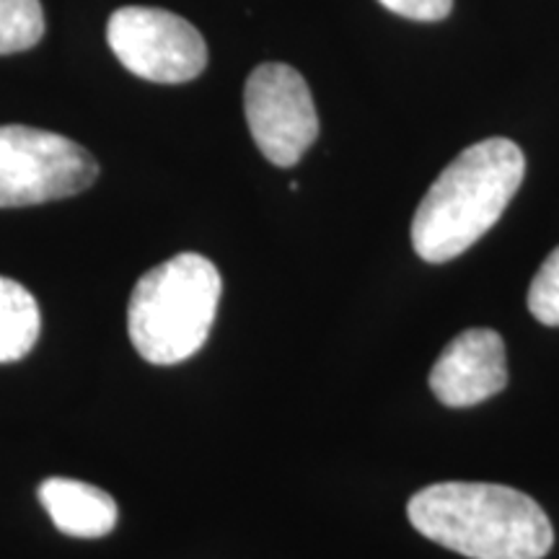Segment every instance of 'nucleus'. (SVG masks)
I'll use <instances>...</instances> for the list:
<instances>
[{
  "instance_id": "9b49d317",
  "label": "nucleus",
  "mask_w": 559,
  "mask_h": 559,
  "mask_svg": "<svg viewBox=\"0 0 559 559\" xmlns=\"http://www.w3.org/2000/svg\"><path fill=\"white\" fill-rule=\"evenodd\" d=\"M528 311L547 326H559V247L547 257L528 288Z\"/></svg>"
},
{
  "instance_id": "0eeeda50",
  "label": "nucleus",
  "mask_w": 559,
  "mask_h": 559,
  "mask_svg": "<svg viewBox=\"0 0 559 559\" xmlns=\"http://www.w3.org/2000/svg\"><path fill=\"white\" fill-rule=\"evenodd\" d=\"M508 386L506 342L495 330H466L445 345L430 370V389L445 407H474Z\"/></svg>"
},
{
  "instance_id": "39448f33",
  "label": "nucleus",
  "mask_w": 559,
  "mask_h": 559,
  "mask_svg": "<svg viewBox=\"0 0 559 559\" xmlns=\"http://www.w3.org/2000/svg\"><path fill=\"white\" fill-rule=\"evenodd\" d=\"M107 41L130 73L151 83H187L207 68V45L187 19L164 9L124 5L111 13Z\"/></svg>"
},
{
  "instance_id": "6e6552de",
  "label": "nucleus",
  "mask_w": 559,
  "mask_h": 559,
  "mask_svg": "<svg viewBox=\"0 0 559 559\" xmlns=\"http://www.w3.org/2000/svg\"><path fill=\"white\" fill-rule=\"evenodd\" d=\"M39 500L58 531L75 539H102L120 519L115 498L88 481L45 479L39 485Z\"/></svg>"
},
{
  "instance_id": "9d476101",
  "label": "nucleus",
  "mask_w": 559,
  "mask_h": 559,
  "mask_svg": "<svg viewBox=\"0 0 559 559\" xmlns=\"http://www.w3.org/2000/svg\"><path fill=\"white\" fill-rule=\"evenodd\" d=\"M45 34L39 0H0V55L32 50Z\"/></svg>"
},
{
  "instance_id": "f257e3e1",
  "label": "nucleus",
  "mask_w": 559,
  "mask_h": 559,
  "mask_svg": "<svg viewBox=\"0 0 559 559\" xmlns=\"http://www.w3.org/2000/svg\"><path fill=\"white\" fill-rule=\"evenodd\" d=\"M407 515L425 539L469 559H544L555 547L544 508L506 485L440 481L412 495Z\"/></svg>"
},
{
  "instance_id": "423d86ee",
  "label": "nucleus",
  "mask_w": 559,
  "mask_h": 559,
  "mask_svg": "<svg viewBox=\"0 0 559 559\" xmlns=\"http://www.w3.org/2000/svg\"><path fill=\"white\" fill-rule=\"evenodd\" d=\"M243 111L257 148L280 169L296 166L319 135L309 83L283 62H264L249 75Z\"/></svg>"
},
{
  "instance_id": "f8f14e48",
  "label": "nucleus",
  "mask_w": 559,
  "mask_h": 559,
  "mask_svg": "<svg viewBox=\"0 0 559 559\" xmlns=\"http://www.w3.org/2000/svg\"><path fill=\"white\" fill-rule=\"evenodd\" d=\"M379 3L412 21H440L453 9V0H379Z\"/></svg>"
},
{
  "instance_id": "20e7f679",
  "label": "nucleus",
  "mask_w": 559,
  "mask_h": 559,
  "mask_svg": "<svg viewBox=\"0 0 559 559\" xmlns=\"http://www.w3.org/2000/svg\"><path fill=\"white\" fill-rule=\"evenodd\" d=\"M96 177V158L70 138L26 124L0 128V207L73 198Z\"/></svg>"
},
{
  "instance_id": "f03ea898",
  "label": "nucleus",
  "mask_w": 559,
  "mask_h": 559,
  "mask_svg": "<svg viewBox=\"0 0 559 559\" xmlns=\"http://www.w3.org/2000/svg\"><path fill=\"white\" fill-rule=\"evenodd\" d=\"M523 174L526 158L508 138H487L453 158L412 218L419 260L443 264L474 247L502 218Z\"/></svg>"
},
{
  "instance_id": "1a4fd4ad",
  "label": "nucleus",
  "mask_w": 559,
  "mask_h": 559,
  "mask_svg": "<svg viewBox=\"0 0 559 559\" xmlns=\"http://www.w3.org/2000/svg\"><path fill=\"white\" fill-rule=\"evenodd\" d=\"M41 317L37 300L16 280L0 277V362L26 358L37 345Z\"/></svg>"
},
{
  "instance_id": "7ed1b4c3",
  "label": "nucleus",
  "mask_w": 559,
  "mask_h": 559,
  "mask_svg": "<svg viewBox=\"0 0 559 559\" xmlns=\"http://www.w3.org/2000/svg\"><path fill=\"white\" fill-rule=\"evenodd\" d=\"M221 272L194 251L145 272L132 288L128 332L153 366H177L207 342L221 304Z\"/></svg>"
}]
</instances>
